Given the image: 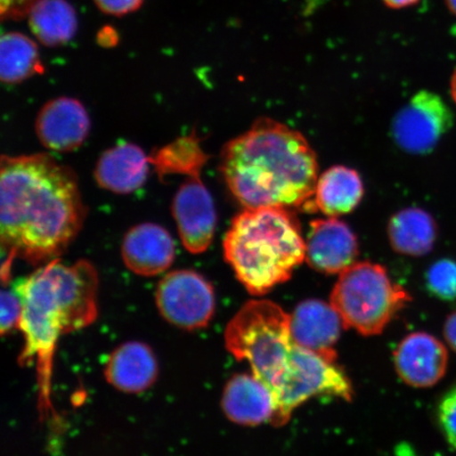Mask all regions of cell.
Instances as JSON below:
<instances>
[{"label":"cell","instance_id":"obj_10","mask_svg":"<svg viewBox=\"0 0 456 456\" xmlns=\"http://www.w3.org/2000/svg\"><path fill=\"white\" fill-rule=\"evenodd\" d=\"M171 209L185 249L193 255L207 252L214 240L216 213L201 179L188 178L176 191Z\"/></svg>","mask_w":456,"mask_h":456},{"label":"cell","instance_id":"obj_15","mask_svg":"<svg viewBox=\"0 0 456 456\" xmlns=\"http://www.w3.org/2000/svg\"><path fill=\"white\" fill-rule=\"evenodd\" d=\"M175 256L174 239L163 226L142 224L130 228L124 237L122 258L136 275H159L173 265Z\"/></svg>","mask_w":456,"mask_h":456},{"label":"cell","instance_id":"obj_22","mask_svg":"<svg viewBox=\"0 0 456 456\" xmlns=\"http://www.w3.org/2000/svg\"><path fill=\"white\" fill-rule=\"evenodd\" d=\"M44 70L37 45L31 38L19 32L4 34L0 39V78L3 83L20 84L43 74Z\"/></svg>","mask_w":456,"mask_h":456},{"label":"cell","instance_id":"obj_28","mask_svg":"<svg viewBox=\"0 0 456 456\" xmlns=\"http://www.w3.org/2000/svg\"><path fill=\"white\" fill-rule=\"evenodd\" d=\"M102 12L112 16H124L140 9L144 0H94Z\"/></svg>","mask_w":456,"mask_h":456},{"label":"cell","instance_id":"obj_1","mask_svg":"<svg viewBox=\"0 0 456 456\" xmlns=\"http://www.w3.org/2000/svg\"><path fill=\"white\" fill-rule=\"evenodd\" d=\"M86 208L76 174L45 153L3 156L0 239L10 279L15 258L32 265L59 259L81 232Z\"/></svg>","mask_w":456,"mask_h":456},{"label":"cell","instance_id":"obj_18","mask_svg":"<svg viewBox=\"0 0 456 456\" xmlns=\"http://www.w3.org/2000/svg\"><path fill=\"white\" fill-rule=\"evenodd\" d=\"M158 362L150 346L139 341L126 342L111 353L106 363L108 383L117 389L139 393L155 383Z\"/></svg>","mask_w":456,"mask_h":456},{"label":"cell","instance_id":"obj_25","mask_svg":"<svg viewBox=\"0 0 456 456\" xmlns=\"http://www.w3.org/2000/svg\"><path fill=\"white\" fill-rule=\"evenodd\" d=\"M437 421L449 446L456 450V384L441 398L437 406Z\"/></svg>","mask_w":456,"mask_h":456},{"label":"cell","instance_id":"obj_30","mask_svg":"<svg viewBox=\"0 0 456 456\" xmlns=\"http://www.w3.org/2000/svg\"><path fill=\"white\" fill-rule=\"evenodd\" d=\"M387 7L391 9H403L412 7V5L418 4L419 0H383Z\"/></svg>","mask_w":456,"mask_h":456},{"label":"cell","instance_id":"obj_5","mask_svg":"<svg viewBox=\"0 0 456 456\" xmlns=\"http://www.w3.org/2000/svg\"><path fill=\"white\" fill-rule=\"evenodd\" d=\"M224 338L228 352L248 362L256 378L273 392L295 344L290 315L271 300H250L228 322Z\"/></svg>","mask_w":456,"mask_h":456},{"label":"cell","instance_id":"obj_27","mask_svg":"<svg viewBox=\"0 0 456 456\" xmlns=\"http://www.w3.org/2000/svg\"><path fill=\"white\" fill-rule=\"evenodd\" d=\"M41 0H0V16L3 20H20L31 12Z\"/></svg>","mask_w":456,"mask_h":456},{"label":"cell","instance_id":"obj_20","mask_svg":"<svg viewBox=\"0 0 456 456\" xmlns=\"http://www.w3.org/2000/svg\"><path fill=\"white\" fill-rule=\"evenodd\" d=\"M391 247L398 254L423 256L435 248L437 224L433 216L419 208L403 209L389 224Z\"/></svg>","mask_w":456,"mask_h":456},{"label":"cell","instance_id":"obj_17","mask_svg":"<svg viewBox=\"0 0 456 456\" xmlns=\"http://www.w3.org/2000/svg\"><path fill=\"white\" fill-rule=\"evenodd\" d=\"M221 403L228 419L243 426L271 423L276 410L272 390L254 374L233 376L224 387Z\"/></svg>","mask_w":456,"mask_h":456},{"label":"cell","instance_id":"obj_14","mask_svg":"<svg viewBox=\"0 0 456 456\" xmlns=\"http://www.w3.org/2000/svg\"><path fill=\"white\" fill-rule=\"evenodd\" d=\"M344 327L332 305L317 299L302 301L290 315V333L296 345L336 362L334 346Z\"/></svg>","mask_w":456,"mask_h":456},{"label":"cell","instance_id":"obj_12","mask_svg":"<svg viewBox=\"0 0 456 456\" xmlns=\"http://www.w3.org/2000/svg\"><path fill=\"white\" fill-rule=\"evenodd\" d=\"M447 347L436 336L415 332L404 338L395 353L399 378L410 387L425 389L436 386L446 375Z\"/></svg>","mask_w":456,"mask_h":456},{"label":"cell","instance_id":"obj_19","mask_svg":"<svg viewBox=\"0 0 456 456\" xmlns=\"http://www.w3.org/2000/svg\"><path fill=\"white\" fill-rule=\"evenodd\" d=\"M314 196V207L330 218L349 214L363 196L361 175L349 167L330 168L318 178Z\"/></svg>","mask_w":456,"mask_h":456},{"label":"cell","instance_id":"obj_24","mask_svg":"<svg viewBox=\"0 0 456 456\" xmlns=\"http://www.w3.org/2000/svg\"><path fill=\"white\" fill-rule=\"evenodd\" d=\"M427 289L432 296L444 301L456 300V261L441 259L426 273Z\"/></svg>","mask_w":456,"mask_h":456},{"label":"cell","instance_id":"obj_2","mask_svg":"<svg viewBox=\"0 0 456 456\" xmlns=\"http://www.w3.org/2000/svg\"><path fill=\"white\" fill-rule=\"evenodd\" d=\"M14 289L22 304L19 328L25 338L19 362L36 364L38 409L45 419L54 415L51 391L57 341L95 322L99 275L88 261L68 265L55 259L16 283Z\"/></svg>","mask_w":456,"mask_h":456},{"label":"cell","instance_id":"obj_32","mask_svg":"<svg viewBox=\"0 0 456 456\" xmlns=\"http://www.w3.org/2000/svg\"><path fill=\"white\" fill-rule=\"evenodd\" d=\"M444 2H446L450 12L456 16V0H444Z\"/></svg>","mask_w":456,"mask_h":456},{"label":"cell","instance_id":"obj_13","mask_svg":"<svg viewBox=\"0 0 456 456\" xmlns=\"http://www.w3.org/2000/svg\"><path fill=\"white\" fill-rule=\"evenodd\" d=\"M358 242L345 222L336 218L312 221L305 240V260L323 273H340L355 264Z\"/></svg>","mask_w":456,"mask_h":456},{"label":"cell","instance_id":"obj_11","mask_svg":"<svg viewBox=\"0 0 456 456\" xmlns=\"http://www.w3.org/2000/svg\"><path fill=\"white\" fill-rule=\"evenodd\" d=\"M90 127L89 114L82 102L67 96L45 104L36 122L39 141L47 150L57 152H70L81 147Z\"/></svg>","mask_w":456,"mask_h":456},{"label":"cell","instance_id":"obj_21","mask_svg":"<svg viewBox=\"0 0 456 456\" xmlns=\"http://www.w3.org/2000/svg\"><path fill=\"white\" fill-rule=\"evenodd\" d=\"M28 16L32 33L47 47H59L76 36L77 12L66 0H41Z\"/></svg>","mask_w":456,"mask_h":456},{"label":"cell","instance_id":"obj_3","mask_svg":"<svg viewBox=\"0 0 456 456\" xmlns=\"http://www.w3.org/2000/svg\"><path fill=\"white\" fill-rule=\"evenodd\" d=\"M221 173L245 209L297 208L315 195L318 163L304 135L259 118L222 151Z\"/></svg>","mask_w":456,"mask_h":456},{"label":"cell","instance_id":"obj_16","mask_svg":"<svg viewBox=\"0 0 456 456\" xmlns=\"http://www.w3.org/2000/svg\"><path fill=\"white\" fill-rule=\"evenodd\" d=\"M151 159L133 142H121L110 148L95 165L96 183L117 195H129L146 183Z\"/></svg>","mask_w":456,"mask_h":456},{"label":"cell","instance_id":"obj_31","mask_svg":"<svg viewBox=\"0 0 456 456\" xmlns=\"http://www.w3.org/2000/svg\"><path fill=\"white\" fill-rule=\"evenodd\" d=\"M450 93H452V98L456 105V68L452 73V81H450Z\"/></svg>","mask_w":456,"mask_h":456},{"label":"cell","instance_id":"obj_8","mask_svg":"<svg viewBox=\"0 0 456 456\" xmlns=\"http://www.w3.org/2000/svg\"><path fill=\"white\" fill-rule=\"evenodd\" d=\"M453 124L446 102L432 91L421 90L397 112L392 134L403 151L424 156L436 150Z\"/></svg>","mask_w":456,"mask_h":456},{"label":"cell","instance_id":"obj_4","mask_svg":"<svg viewBox=\"0 0 456 456\" xmlns=\"http://www.w3.org/2000/svg\"><path fill=\"white\" fill-rule=\"evenodd\" d=\"M224 249L238 281L256 296L287 282L305 260L299 221L284 208L245 209L232 221Z\"/></svg>","mask_w":456,"mask_h":456},{"label":"cell","instance_id":"obj_23","mask_svg":"<svg viewBox=\"0 0 456 456\" xmlns=\"http://www.w3.org/2000/svg\"><path fill=\"white\" fill-rule=\"evenodd\" d=\"M151 164L159 178L180 175L187 178H200L209 156L202 150L195 133L182 136L170 144L159 148L150 156Z\"/></svg>","mask_w":456,"mask_h":456},{"label":"cell","instance_id":"obj_6","mask_svg":"<svg viewBox=\"0 0 456 456\" xmlns=\"http://www.w3.org/2000/svg\"><path fill=\"white\" fill-rule=\"evenodd\" d=\"M411 296L393 283L384 266L358 262L339 273L330 294L345 329L364 336L383 333L392 319L411 301Z\"/></svg>","mask_w":456,"mask_h":456},{"label":"cell","instance_id":"obj_9","mask_svg":"<svg viewBox=\"0 0 456 456\" xmlns=\"http://www.w3.org/2000/svg\"><path fill=\"white\" fill-rule=\"evenodd\" d=\"M156 300L168 322L190 330L207 328L216 309L213 285L191 270L168 273L158 284Z\"/></svg>","mask_w":456,"mask_h":456},{"label":"cell","instance_id":"obj_29","mask_svg":"<svg viewBox=\"0 0 456 456\" xmlns=\"http://www.w3.org/2000/svg\"><path fill=\"white\" fill-rule=\"evenodd\" d=\"M444 336L448 346L456 353V310L444 322Z\"/></svg>","mask_w":456,"mask_h":456},{"label":"cell","instance_id":"obj_26","mask_svg":"<svg viewBox=\"0 0 456 456\" xmlns=\"http://www.w3.org/2000/svg\"><path fill=\"white\" fill-rule=\"evenodd\" d=\"M22 304L14 289H4L2 293V334H7L20 326Z\"/></svg>","mask_w":456,"mask_h":456},{"label":"cell","instance_id":"obj_7","mask_svg":"<svg viewBox=\"0 0 456 456\" xmlns=\"http://www.w3.org/2000/svg\"><path fill=\"white\" fill-rule=\"evenodd\" d=\"M273 395L276 410L271 424L281 427L288 423L295 409L312 397H338L351 402L353 387L336 362L294 344Z\"/></svg>","mask_w":456,"mask_h":456}]
</instances>
